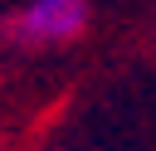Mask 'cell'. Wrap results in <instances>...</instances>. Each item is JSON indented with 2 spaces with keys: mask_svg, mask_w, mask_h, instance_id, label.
I'll return each mask as SVG.
<instances>
[{
  "mask_svg": "<svg viewBox=\"0 0 156 151\" xmlns=\"http://www.w3.org/2000/svg\"><path fill=\"white\" fill-rule=\"evenodd\" d=\"M88 29V0H29L5 19V39L15 49H54Z\"/></svg>",
  "mask_w": 156,
  "mask_h": 151,
  "instance_id": "obj_1",
  "label": "cell"
}]
</instances>
